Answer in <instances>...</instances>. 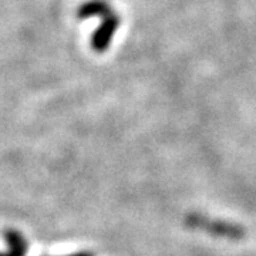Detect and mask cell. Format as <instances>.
Segmentation results:
<instances>
[{
	"label": "cell",
	"instance_id": "6da1fadb",
	"mask_svg": "<svg viewBox=\"0 0 256 256\" xmlns=\"http://www.w3.org/2000/svg\"><path fill=\"white\" fill-rule=\"evenodd\" d=\"M185 224L192 229H200L214 236L228 239H240L245 236V229L236 224L226 220H210L200 214H190L185 218Z\"/></svg>",
	"mask_w": 256,
	"mask_h": 256
},
{
	"label": "cell",
	"instance_id": "7a4b0ae2",
	"mask_svg": "<svg viewBox=\"0 0 256 256\" xmlns=\"http://www.w3.org/2000/svg\"><path fill=\"white\" fill-rule=\"evenodd\" d=\"M3 238L8 244V252H0V256H26L28 250V239L18 229L9 228L4 230Z\"/></svg>",
	"mask_w": 256,
	"mask_h": 256
},
{
	"label": "cell",
	"instance_id": "3957f363",
	"mask_svg": "<svg viewBox=\"0 0 256 256\" xmlns=\"http://www.w3.org/2000/svg\"><path fill=\"white\" fill-rule=\"evenodd\" d=\"M66 256H94L92 252L88 250H80V252H76V254H72V255H66Z\"/></svg>",
	"mask_w": 256,
	"mask_h": 256
}]
</instances>
